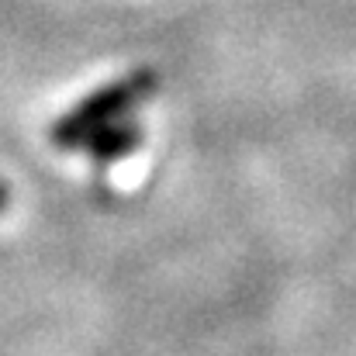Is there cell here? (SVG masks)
<instances>
[{"mask_svg":"<svg viewBox=\"0 0 356 356\" xmlns=\"http://www.w3.org/2000/svg\"><path fill=\"white\" fill-rule=\"evenodd\" d=\"M142 142H145L142 124L121 118V121L104 124V128H97V131H90V135L83 138V145H80V149H83L90 159H97V163H115V159L131 156Z\"/></svg>","mask_w":356,"mask_h":356,"instance_id":"obj_2","label":"cell"},{"mask_svg":"<svg viewBox=\"0 0 356 356\" xmlns=\"http://www.w3.org/2000/svg\"><path fill=\"white\" fill-rule=\"evenodd\" d=\"M159 87V73L142 66V70H131L118 80L104 83L101 90L87 94L83 101H76L63 118L49 128V142L56 149H80L83 138L111 121H121L128 111H135L142 101H149Z\"/></svg>","mask_w":356,"mask_h":356,"instance_id":"obj_1","label":"cell"},{"mask_svg":"<svg viewBox=\"0 0 356 356\" xmlns=\"http://www.w3.org/2000/svg\"><path fill=\"white\" fill-rule=\"evenodd\" d=\"M7 204H10V187L0 180V211H7Z\"/></svg>","mask_w":356,"mask_h":356,"instance_id":"obj_3","label":"cell"}]
</instances>
